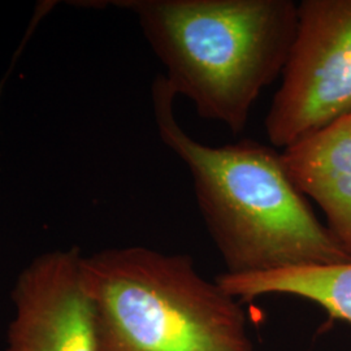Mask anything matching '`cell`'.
<instances>
[{
	"label": "cell",
	"instance_id": "obj_1",
	"mask_svg": "<svg viewBox=\"0 0 351 351\" xmlns=\"http://www.w3.org/2000/svg\"><path fill=\"white\" fill-rule=\"evenodd\" d=\"M176 93L164 75L152 107L164 145L186 165L206 228L229 275L351 262L294 186L281 152L252 139L207 146L176 119Z\"/></svg>",
	"mask_w": 351,
	"mask_h": 351
},
{
	"label": "cell",
	"instance_id": "obj_3",
	"mask_svg": "<svg viewBox=\"0 0 351 351\" xmlns=\"http://www.w3.org/2000/svg\"><path fill=\"white\" fill-rule=\"evenodd\" d=\"M97 351H254L239 300L190 255L142 246L82 258Z\"/></svg>",
	"mask_w": 351,
	"mask_h": 351
},
{
	"label": "cell",
	"instance_id": "obj_7",
	"mask_svg": "<svg viewBox=\"0 0 351 351\" xmlns=\"http://www.w3.org/2000/svg\"><path fill=\"white\" fill-rule=\"evenodd\" d=\"M215 281L236 300L288 294L314 302L332 319L351 324V262L288 268L254 275L221 274Z\"/></svg>",
	"mask_w": 351,
	"mask_h": 351
},
{
	"label": "cell",
	"instance_id": "obj_6",
	"mask_svg": "<svg viewBox=\"0 0 351 351\" xmlns=\"http://www.w3.org/2000/svg\"><path fill=\"white\" fill-rule=\"evenodd\" d=\"M294 186L326 215V228L351 258V112L281 151Z\"/></svg>",
	"mask_w": 351,
	"mask_h": 351
},
{
	"label": "cell",
	"instance_id": "obj_2",
	"mask_svg": "<svg viewBox=\"0 0 351 351\" xmlns=\"http://www.w3.org/2000/svg\"><path fill=\"white\" fill-rule=\"evenodd\" d=\"M163 64L176 95L207 121L243 132L281 77L298 25L293 0H121Z\"/></svg>",
	"mask_w": 351,
	"mask_h": 351
},
{
	"label": "cell",
	"instance_id": "obj_4",
	"mask_svg": "<svg viewBox=\"0 0 351 351\" xmlns=\"http://www.w3.org/2000/svg\"><path fill=\"white\" fill-rule=\"evenodd\" d=\"M350 112L351 0H302L267 137L284 150Z\"/></svg>",
	"mask_w": 351,
	"mask_h": 351
},
{
	"label": "cell",
	"instance_id": "obj_5",
	"mask_svg": "<svg viewBox=\"0 0 351 351\" xmlns=\"http://www.w3.org/2000/svg\"><path fill=\"white\" fill-rule=\"evenodd\" d=\"M78 247L46 252L19 275L5 351H97Z\"/></svg>",
	"mask_w": 351,
	"mask_h": 351
}]
</instances>
